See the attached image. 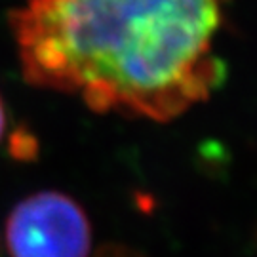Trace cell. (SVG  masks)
I'll return each mask as SVG.
<instances>
[{
	"instance_id": "6da1fadb",
	"label": "cell",
	"mask_w": 257,
	"mask_h": 257,
	"mask_svg": "<svg viewBox=\"0 0 257 257\" xmlns=\"http://www.w3.org/2000/svg\"><path fill=\"white\" fill-rule=\"evenodd\" d=\"M229 0H27L12 14L27 82L97 112L166 122L225 78Z\"/></svg>"
},
{
	"instance_id": "7a4b0ae2",
	"label": "cell",
	"mask_w": 257,
	"mask_h": 257,
	"mask_svg": "<svg viewBox=\"0 0 257 257\" xmlns=\"http://www.w3.org/2000/svg\"><path fill=\"white\" fill-rule=\"evenodd\" d=\"M4 240L10 257H90L92 227L71 196L40 191L12 210Z\"/></svg>"
},
{
	"instance_id": "3957f363",
	"label": "cell",
	"mask_w": 257,
	"mask_h": 257,
	"mask_svg": "<svg viewBox=\"0 0 257 257\" xmlns=\"http://www.w3.org/2000/svg\"><path fill=\"white\" fill-rule=\"evenodd\" d=\"M6 132V109H4V103H2V97H0V139Z\"/></svg>"
}]
</instances>
